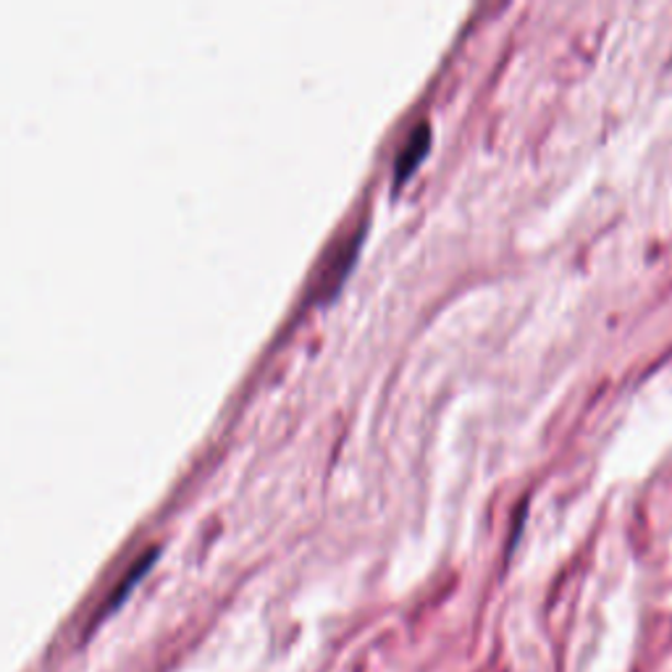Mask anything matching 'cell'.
<instances>
[{
    "label": "cell",
    "instance_id": "cell-1",
    "mask_svg": "<svg viewBox=\"0 0 672 672\" xmlns=\"http://www.w3.org/2000/svg\"><path fill=\"white\" fill-rule=\"evenodd\" d=\"M428 139H432V130H428V121H421V124H415V130L410 132V137L405 139V147L400 150V156H396V179H405L410 171H413L415 166H418V160L426 156V147Z\"/></svg>",
    "mask_w": 672,
    "mask_h": 672
}]
</instances>
